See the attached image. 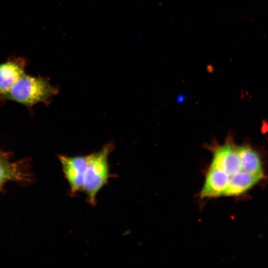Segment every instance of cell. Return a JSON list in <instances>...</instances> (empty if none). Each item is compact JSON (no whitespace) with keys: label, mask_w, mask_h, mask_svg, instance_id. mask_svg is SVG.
<instances>
[{"label":"cell","mask_w":268,"mask_h":268,"mask_svg":"<svg viewBox=\"0 0 268 268\" xmlns=\"http://www.w3.org/2000/svg\"><path fill=\"white\" fill-rule=\"evenodd\" d=\"M210 166L221 170L228 178L225 195L227 192L241 190L254 179L253 174L243 168L237 148L230 144L224 145L215 150Z\"/></svg>","instance_id":"obj_1"},{"label":"cell","mask_w":268,"mask_h":268,"mask_svg":"<svg viewBox=\"0 0 268 268\" xmlns=\"http://www.w3.org/2000/svg\"><path fill=\"white\" fill-rule=\"evenodd\" d=\"M111 150L112 145L107 144L100 151L86 156L83 192L91 204H95L97 194L107 183L109 176L108 159Z\"/></svg>","instance_id":"obj_2"},{"label":"cell","mask_w":268,"mask_h":268,"mask_svg":"<svg viewBox=\"0 0 268 268\" xmlns=\"http://www.w3.org/2000/svg\"><path fill=\"white\" fill-rule=\"evenodd\" d=\"M55 93V88L46 79L25 73L4 98L31 106L47 101Z\"/></svg>","instance_id":"obj_3"},{"label":"cell","mask_w":268,"mask_h":268,"mask_svg":"<svg viewBox=\"0 0 268 268\" xmlns=\"http://www.w3.org/2000/svg\"><path fill=\"white\" fill-rule=\"evenodd\" d=\"M59 158L71 193L75 194L83 191L86 156L62 155Z\"/></svg>","instance_id":"obj_4"},{"label":"cell","mask_w":268,"mask_h":268,"mask_svg":"<svg viewBox=\"0 0 268 268\" xmlns=\"http://www.w3.org/2000/svg\"><path fill=\"white\" fill-rule=\"evenodd\" d=\"M25 62L13 59L0 64V96L4 98L25 73Z\"/></svg>","instance_id":"obj_5"},{"label":"cell","mask_w":268,"mask_h":268,"mask_svg":"<svg viewBox=\"0 0 268 268\" xmlns=\"http://www.w3.org/2000/svg\"><path fill=\"white\" fill-rule=\"evenodd\" d=\"M244 170L261 177L263 176L262 164L258 152L249 146L237 148Z\"/></svg>","instance_id":"obj_6"},{"label":"cell","mask_w":268,"mask_h":268,"mask_svg":"<svg viewBox=\"0 0 268 268\" xmlns=\"http://www.w3.org/2000/svg\"><path fill=\"white\" fill-rule=\"evenodd\" d=\"M19 164L10 162L4 152L0 151V186L9 180H17L22 177Z\"/></svg>","instance_id":"obj_7"}]
</instances>
